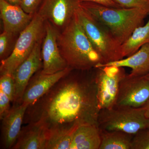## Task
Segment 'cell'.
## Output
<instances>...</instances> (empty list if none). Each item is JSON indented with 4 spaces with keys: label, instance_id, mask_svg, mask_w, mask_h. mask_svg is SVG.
<instances>
[{
    "label": "cell",
    "instance_id": "1",
    "mask_svg": "<svg viewBox=\"0 0 149 149\" xmlns=\"http://www.w3.org/2000/svg\"><path fill=\"white\" fill-rule=\"evenodd\" d=\"M71 71L28 106L26 121L41 123L48 131L74 130L84 124L98 125L100 109L94 72L71 74Z\"/></svg>",
    "mask_w": 149,
    "mask_h": 149
},
{
    "label": "cell",
    "instance_id": "2",
    "mask_svg": "<svg viewBox=\"0 0 149 149\" xmlns=\"http://www.w3.org/2000/svg\"><path fill=\"white\" fill-rule=\"evenodd\" d=\"M58 44L68 65L74 70L87 71L104 61L88 39L75 15L59 33Z\"/></svg>",
    "mask_w": 149,
    "mask_h": 149
},
{
    "label": "cell",
    "instance_id": "3",
    "mask_svg": "<svg viewBox=\"0 0 149 149\" xmlns=\"http://www.w3.org/2000/svg\"><path fill=\"white\" fill-rule=\"evenodd\" d=\"M81 6L107 27L121 45L136 28L143 25L149 15L141 9L111 7L89 2H82Z\"/></svg>",
    "mask_w": 149,
    "mask_h": 149
},
{
    "label": "cell",
    "instance_id": "4",
    "mask_svg": "<svg viewBox=\"0 0 149 149\" xmlns=\"http://www.w3.org/2000/svg\"><path fill=\"white\" fill-rule=\"evenodd\" d=\"M75 16L85 34L104 63L123 58L121 45L115 39L107 27L80 6Z\"/></svg>",
    "mask_w": 149,
    "mask_h": 149
},
{
    "label": "cell",
    "instance_id": "5",
    "mask_svg": "<svg viewBox=\"0 0 149 149\" xmlns=\"http://www.w3.org/2000/svg\"><path fill=\"white\" fill-rule=\"evenodd\" d=\"M98 125L101 130L123 131L135 135L141 129L148 128L149 119L145 116L143 107L116 105L111 108L100 110Z\"/></svg>",
    "mask_w": 149,
    "mask_h": 149
},
{
    "label": "cell",
    "instance_id": "6",
    "mask_svg": "<svg viewBox=\"0 0 149 149\" xmlns=\"http://www.w3.org/2000/svg\"><path fill=\"white\" fill-rule=\"evenodd\" d=\"M45 20L37 13L29 25L19 33L10 54L1 61V75L13 74L15 70L29 56L35 45L45 35Z\"/></svg>",
    "mask_w": 149,
    "mask_h": 149
},
{
    "label": "cell",
    "instance_id": "7",
    "mask_svg": "<svg viewBox=\"0 0 149 149\" xmlns=\"http://www.w3.org/2000/svg\"><path fill=\"white\" fill-rule=\"evenodd\" d=\"M95 81L100 109H107L116 105L120 82L126 74L124 68L113 65L95 68Z\"/></svg>",
    "mask_w": 149,
    "mask_h": 149
},
{
    "label": "cell",
    "instance_id": "8",
    "mask_svg": "<svg viewBox=\"0 0 149 149\" xmlns=\"http://www.w3.org/2000/svg\"><path fill=\"white\" fill-rule=\"evenodd\" d=\"M81 3V0H43L36 13L58 31L63 30L74 17Z\"/></svg>",
    "mask_w": 149,
    "mask_h": 149
},
{
    "label": "cell",
    "instance_id": "9",
    "mask_svg": "<svg viewBox=\"0 0 149 149\" xmlns=\"http://www.w3.org/2000/svg\"><path fill=\"white\" fill-rule=\"evenodd\" d=\"M149 99V79L126 74L120 82L116 105L141 107Z\"/></svg>",
    "mask_w": 149,
    "mask_h": 149
},
{
    "label": "cell",
    "instance_id": "10",
    "mask_svg": "<svg viewBox=\"0 0 149 149\" xmlns=\"http://www.w3.org/2000/svg\"><path fill=\"white\" fill-rule=\"evenodd\" d=\"M45 39L41 50L44 74H52L68 67L59 49L58 37L59 32L49 22L45 21Z\"/></svg>",
    "mask_w": 149,
    "mask_h": 149
},
{
    "label": "cell",
    "instance_id": "11",
    "mask_svg": "<svg viewBox=\"0 0 149 149\" xmlns=\"http://www.w3.org/2000/svg\"><path fill=\"white\" fill-rule=\"evenodd\" d=\"M40 40L28 58L17 68L13 74L15 84V102H20L29 81L42 66V42Z\"/></svg>",
    "mask_w": 149,
    "mask_h": 149
},
{
    "label": "cell",
    "instance_id": "12",
    "mask_svg": "<svg viewBox=\"0 0 149 149\" xmlns=\"http://www.w3.org/2000/svg\"><path fill=\"white\" fill-rule=\"evenodd\" d=\"M73 70L69 67L52 74H44L40 72L33 75L19 103L31 106L45 95L61 79Z\"/></svg>",
    "mask_w": 149,
    "mask_h": 149
},
{
    "label": "cell",
    "instance_id": "13",
    "mask_svg": "<svg viewBox=\"0 0 149 149\" xmlns=\"http://www.w3.org/2000/svg\"><path fill=\"white\" fill-rule=\"evenodd\" d=\"M10 108L2 119V141L3 148H12L15 143L22 129V125L29 106L18 103Z\"/></svg>",
    "mask_w": 149,
    "mask_h": 149
},
{
    "label": "cell",
    "instance_id": "14",
    "mask_svg": "<svg viewBox=\"0 0 149 149\" xmlns=\"http://www.w3.org/2000/svg\"><path fill=\"white\" fill-rule=\"evenodd\" d=\"M0 12L4 31L14 36L29 25L34 15L26 13L20 6L10 4L5 0H0Z\"/></svg>",
    "mask_w": 149,
    "mask_h": 149
},
{
    "label": "cell",
    "instance_id": "15",
    "mask_svg": "<svg viewBox=\"0 0 149 149\" xmlns=\"http://www.w3.org/2000/svg\"><path fill=\"white\" fill-rule=\"evenodd\" d=\"M48 130L39 122H32L22 128L14 149H46Z\"/></svg>",
    "mask_w": 149,
    "mask_h": 149
},
{
    "label": "cell",
    "instance_id": "16",
    "mask_svg": "<svg viewBox=\"0 0 149 149\" xmlns=\"http://www.w3.org/2000/svg\"><path fill=\"white\" fill-rule=\"evenodd\" d=\"M108 65L129 68L131 71L128 75L131 77H142L147 75L149 73V43L144 45L135 53L126 58L100 64L96 68Z\"/></svg>",
    "mask_w": 149,
    "mask_h": 149
},
{
    "label": "cell",
    "instance_id": "17",
    "mask_svg": "<svg viewBox=\"0 0 149 149\" xmlns=\"http://www.w3.org/2000/svg\"><path fill=\"white\" fill-rule=\"evenodd\" d=\"M101 143V130L98 125L82 124L73 131L70 149H99Z\"/></svg>",
    "mask_w": 149,
    "mask_h": 149
},
{
    "label": "cell",
    "instance_id": "18",
    "mask_svg": "<svg viewBox=\"0 0 149 149\" xmlns=\"http://www.w3.org/2000/svg\"><path fill=\"white\" fill-rule=\"evenodd\" d=\"M149 43V19L145 25L137 27L130 37L121 45L123 58L132 55L139 50L143 45Z\"/></svg>",
    "mask_w": 149,
    "mask_h": 149
},
{
    "label": "cell",
    "instance_id": "19",
    "mask_svg": "<svg viewBox=\"0 0 149 149\" xmlns=\"http://www.w3.org/2000/svg\"><path fill=\"white\" fill-rule=\"evenodd\" d=\"M101 143L99 149H131L134 135L120 131L101 130Z\"/></svg>",
    "mask_w": 149,
    "mask_h": 149
},
{
    "label": "cell",
    "instance_id": "20",
    "mask_svg": "<svg viewBox=\"0 0 149 149\" xmlns=\"http://www.w3.org/2000/svg\"><path fill=\"white\" fill-rule=\"evenodd\" d=\"M74 130L48 131L46 149H70Z\"/></svg>",
    "mask_w": 149,
    "mask_h": 149
},
{
    "label": "cell",
    "instance_id": "21",
    "mask_svg": "<svg viewBox=\"0 0 149 149\" xmlns=\"http://www.w3.org/2000/svg\"><path fill=\"white\" fill-rule=\"evenodd\" d=\"M0 91L7 95L11 102H14L15 88L14 79L12 74H5L1 75Z\"/></svg>",
    "mask_w": 149,
    "mask_h": 149
},
{
    "label": "cell",
    "instance_id": "22",
    "mask_svg": "<svg viewBox=\"0 0 149 149\" xmlns=\"http://www.w3.org/2000/svg\"><path fill=\"white\" fill-rule=\"evenodd\" d=\"M131 149H149V129L144 128L134 135Z\"/></svg>",
    "mask_w": 149,
    "mask_h": 149
},
{
    "label": "cell",
    "instance_id": "23",
    "mask_svg": "<svg viewBox=\"0 0 149 149\" xmlns=\"http://www.w3.org/2000/svg\"><path fill=\"white\" fill-rule=\"evenodd\" d=\"M14 35L4 31L0 35V58L1 61L6 58L10 55V47L12 39Z\"/></svg>",
    "mask_w": 149,
    "mask_h": 149
},
{
    "label": "cell",
    "instance_id": "24",
    "mask_svg": "<svg viewBox=\"0 0 149 149\" xmlns=\"http://www.w3.org/2000/svg\"><path fill=\"white\" fill-rule=\"evenodd\" d=\"M122 8H139L149 12L148 0H113Z\"/></svg>",
    "mask_w": 149,
    "mask_h": 149
},
{
    "label": "cell",
    "instance_id": "25",
    "mask_svg": "<svg viewBox=\"0 0 149 149\" xmlns=\"http://www.w3.org/2000/svg\"><path fill=\"white\" fill-rule=\"evenodd\" d=\"M43 0H22L20 6L29 14L34 15Z\"/></svg>",
    "mask_w": 149,
    "mask_h": 149
},
{
    "label": "cell",
    "instance_id": "26",
    "mask_svg": "<svg viewBox=\"0 0 149 149\" xmlns=\"http://www.w3.org/2000/svg\"><path fill=\"white\" fill-rule=\"evenodd\" d=\"M10 99L2 91H0V118H3L10 109Z\"/></svg>",
    "mask_w": 149,
    "mask_h": 149
},
{
    "label": "cell",
    "instance_id": "27",
    "mask_svg": "<svg viewBox=\"0 0 149 149\" xmlns=\"http://www.w3.org/2000/svg\"><path fill=\"white\" fill-rule=\"evenodd\" d=\"M82 2H89L96 3L108 7L113 8H121L119 5L116 3L113 0H81Z\"/></svg>",
    "mask_w": 149,
    "mask_h": 149
},
{
    "label": "cell",
    "instance_id": "28",
    "mask_svg": "<svg viewBox=\"0 0 149 149\" xmlns=\"http://www.w3.org/2000/svg\"><path fill=\"white\" fill-rule=\"evenodd\" d=\"M142 107H143L145 111V116L149 119V99Z\"/></svg>",
    "mask_w": 149,
    "mask_h": 149
},
{
    "label": "cell",
    "instance_id": "29",
    "mask_svg": "<svg viewBox=\"0 0 149 149\" xmlns=\"http://www.w3.org/2000/svg\"><path fill=\"white\" fill-rule=\"evenodd\" d=\"M7 2L13 5L20 6L22 0H5Z\"/></svg>",
    "mask_w": 149,
    "mask_h": 149
},
{
    "label": "cell",
    "instance_id": "30",
    "mask_svg": "<svg viewBox=\"0 0 149 149\" xmlns=\"http://www.w3.org/2000/svg\"><path fill=\"white\" fill-rule=\"evenodd\" d=\"M145 76V77H146L147 78H148V79L149 80V73L147 74V75H145V76Z\"/></svg>",
    "mask_w": 149,
    "mask_h": 149
},
{
    "label": "cell",
    "instance_id": "31",
    "mask_svg": "<svg viewBox=\"0 0 149 149\" xmlns=\"http://www.w3.org/2000/svg\"><path fill=\"white\" fill-rule=\"evenodd\" d=\"M148 128H149V126Z\"/></svg>",
    "mask_w": 149,
    "mask_h": 149
},
{
    "label": "cell",
    "instance_id": "32",
    "mask_svg": "<svg viewBox=\"0 0 149 149\" xmlns=\"http://www.w3.org/2000/svg\"><path fill=\"white\" fill-rule=\"evenodd\" d=\"M148 1H149V0H148Z\"/></svg>",
    "mask_w": 149,
    "mask_h": 149
}]
</instances>
